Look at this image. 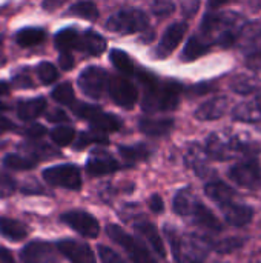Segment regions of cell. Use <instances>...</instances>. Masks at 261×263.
I'll list each match as a JSON object with an SVG mask.
<instances>
[{
  "instance_id": "25",
  "label": "cell",
  "mask_w": 261,
  "mask_h": 263,
  "mask_svg": "<svg viewBox=\"0 0 261 263\" xmlns=\"http://www.w3.org/2000/svg\"><path fill=\"white\" fill-rule=\"evenodd\" d=\"M0 234L12 242H20L28 237L29 230L25 223L9 219V217H0Z\"/></svg>"
},
{
  "instance_id": "41",
  "label": "cell",
  "mask_w": 261,
  "mask_h": 263,
  "mask_svg": "<svg viewBox=\"0 0 261 263\" xmlns=\"http://www.w3.org/2000/svg\"><path fill=\"white\" fill-rule=\"evenodd\" d=\"M71 108H72V111H74V114L77 117H80L83 120H88V122H91L97 114H100L103 111L100 106L89 105V103H82V102H74L71 105Z\"/></svg>"
},
{
  "instance_id": "46",
  "label": "cell",
  "mask_w": 261,
  "mask_h": 263,
  "mask_svg": "<svg viewBox=\"0 0 261 263\" xmlns=\"http://www.w3.org/2000/svg\"><path fill=\"white\" fill-rule=\"evenodd\" d=\"M97 251H98V256H100L102 263H125L115 251H112L111 248H108L105 245H98Z\"/></svg>"
},
{
  "instance_id": "29",
  "label": "cell",
  "mask_w": 261,
  "mask_h": 263,
  "mask_svg": "<svg viewBox=\"0 0 261 263\" xmlns=\"http://www.w3.org/2000/svg\"><path fill=\"white\" fill-rule=\"evenodd\" d=\"M78 42L80 34L74 28H65L58 31L54 39L55 48L60 49L62 52H71L72 49H78Z\"/></svg>"
},
{
  "instance_id": "34",
  "label": "cell",
  "mask_w": 261,
  "mask_h": 263,
  "mask_svg": "<svg viewBox=\"0 0 261 263\" xmlns=\"http://www.w3.org/2000/svg\"><path fill=\"white\" fill-rule=\"evenodd\" d=\"M71 15H77V17H82L85 20H97L98 17V9H97V5L91 0H80L77 3H74L69 11H68Z\"/></svg>"
},
{
  "instance_id": "48",
  "label": "cell",
  "mask_w": 261,
  "mask_h": 263,
  "mask_svg": "<svg viewBox=\"0 0 261 263\" xmlns=\"http://www.w3.org/2000/svg\"><path fill=\"white\" fill-rule=\"evenodd\" d=\"M46 119L52 123H63V122H68V116L63 109L60 108H55V109H51L49 112H46Z\"/></svg>"
},
{
  "instance_id": "3",
  "label": "cell",
  "mask_w": 261,
  "mask_h": 263,
  "mask_svg": "<svg viewBox=\"0 0 261 263\" xmlns=\"http://www.w3.org/2000/svg\"><path fill=\"white\" fill-rule=\"evenodd\" d=\"M166 239L177 263H205L212 251L214 239L195 233H178L174 227H165Z\"/></svg>"
},
{
  "instance_id": "28",
  "label": "cell",
  "mask_w": 261,
  "mask_h": 263,
  "mask_svg": "<svg viewBox=\"0 0 261 263\" xmlns=\"http://www.w3.org/2000/svg\"><path fill=\"white\" fill-rule=\"evenodd\" d=\"M91 128L98 131V133H115L122 128V120L114 116V114H108L105 111H102L100 114H97L91 122Z\"/></svg>"
},
{
  "instance_id": "20",
  "label": "cell",
  "mask_w": 261,
  "mask_h": 263,
  "mask_svg": "<svg viewBox=\"0 0 261 263\" xmlns=\"http://www.w3.org/2000/svg\"><path fill=\"white\" fill-rule=\"evenodd\" d=\"M174 119L171 117H142L140 119V131L146 136L151 137H163L168 136L172 129H174Z\"/></svg>"
},
{
  "instance_id": "12",
  "label": "cell",
  "mask_w": 261,
  "mask_h": 263,
  "mask_svg": "<svg viewBox=\"0 0 261 263\" xmlns=\"http://www.w3.org/2000/svg\"><path fill=\"white\" fill-rule=\"evenodd\" d=\"M60 256L55 245L43 240L29 242L20 253L23 263H62Z\"/></svg>"
},
{
  "instance_id": "26",
  "label": "cell",
  "mask_w": 261,
  "mask_h": 263,
  "mask_svg": "<svg viewBox=\"0 0 261 263\" xmlns=\"http://www.w3.org/2000/svg\"><path fill=\"white\" fill-rule=\"evenodd\" d=\"M232 119L237 122H242V123H258L261 122V114L258 112L254 100L249 99V100H245L234 106Z\"/></svg>"
},
{
  "instance_id": "53",
  "label": "cell",
  "mask_w": 261,
  "mask_h": 263,
  "mask_svg": "<svg viewBox=\"0 0 261 263\" xmlns=\"http://www.w3.org/2000/svg\"><path fill=\"white\" fill-rule=\"evenodd\" d=\"M0 263H15L12 254L3 247H0Z\"/></svg>"
},
{
  "instance_id": "56",
  "label": "cell",
  "mask_w": 261,
  "mask_h": 263,
  "mask_svg": "<svg viewBox=\"0 0 261 263\" xmlns=\"http://www.w3.org/2000/svg\"><path fill=\"white\" fill-rule=\"evenodd\" d=\"M8 92H9V85L6 82H2L0 80V97L2 96H6Z\"/></svg>"
},
{
  "instance_id": "17",
  "label": "cell",
  "mask_w": 261,
  "mask_h": 263,
  "mask_svg": "<svg viewBox=\"0 0 261 263\" xmlns=\"http://www.w3.org/2000/svg\"><path fill=\"white\" fill-rule=\"evenodd\" d=\"M229 108V99L226 96H215L203 102L194 112L195 119L202 122H211L222 119Z\"/></svg>"
},
{
  "instance_id": "32",
  "label": "cell",
  "mask_w": 261,
  "mask_h": 263,
  "mask_svg": "<svg viewBox=\"0 0 261 263\" xmlns=\"http://www.w3.org/2000/svg\"><path fill=\"white\" fill-rule=\"evenodd\" d=\"M209 51L211 49L197 37V34H194L192 37H189V40L185 45V49L182 52V60L183 62H194Z\"/></svg>"
},
{
  "instance_id": "36",
  "label": "cell",
  "mask_w": 261,
  "mask_h": 263,
  "mask_svg": "<svg viewBox=\"0 0 261 263\" xmlns=\"http://www.w3.org/2000/svg\"><path fill=\"white\" fill-rule=\"evenodd\" d=\"M3 165L9 170L15 171H28L35 168L37 160H34L29 156H20V154H6L3 157Z\"/></svg>"
},
{
  "instance_id": "55",
  "label": "cell",
  "mask_w": 261,
  "mask_h": 263,
  "mask_svg": "<svg viewBox=\"0 0 261 263\" xmlns=\"http://www.w3.org/2000/svg\"><path fill=\"white\" fill-rule=\"evenodd\" d=\"M254 103H255V106H257V109H258V112L261 114V88L255 92V96H254Z\"/></svg>"
},
{
  "instance_id": "8",
  "label": "cell",
  "mask_w": 261,
  "mask_h": 263,
  "mask_svg": "<svg viewBox=\"0 0 261 263\" xmlns=\"http://www.w3.org/2000/svg\"><path fill=\"white\" fill-rule=\"evenodd\" d=\"M229 179L242 188L254 190L261 183V166L257 157H246L228 171Z\"/></svg>"
},
{
  "instance_id": "10",
  "label": "cell",
  "mask_w": 261,
  "mask_h": 263,
  "mask_svg": "<svg viewBox=\"0 0 261 263\" xmlns=\"http://www.w3.org/2000/svg\"><path fill=\"white\" fill-rule=\"evenodd\" d=\"M43 179L51 186L66 188L71 191H80L82 188V174L75 165H55L43 171Z\"/></svg>"
},
{
  "instance_id": "33",
  "label": "cell",
  "mask_w": 261,
  "mask_h": 263,
  "mask_svg": "<svg viewBox=\"0 0 261 263\" xmlns=\"http://www.w3.org/2000/svg\"><path fill=\"white\" fill-rule=\"evenodd\" d=\"M120 156L123 157V160L128 165H135L138 162L146 160L151 156V151L146 145L140 143V145H134V146H120L118 148Z\"/></svg>"
},
{
  "instance_id": "39",
  "label": "cell",
  "mask_w": 261,
  "mask_h": 263,
  "mask_svg": "<svg viewBox=\"0 0 261 263\" xmlns=\"http://www.w3.org/2000/svg\"><path fill=\"white\" fill-rule=\"evenodd\" d=\"M74 139H75V131L71 126L62 125L51 131V140L58 146H68L74 142Z\"/></svg>"
},
{
  "instance_id": "42",
  "label": "cell",
  "mask_w": 261,
  "mask_h": 263,
  "mask_svg": "<svg viewBox=\"0 0 261 263\" xmlns=\"http://www.w3.org/2000/svg\"><path fill=\"white\" fill-rule=\"evenodd\" d=\"M37 74H38L40 82L45 85H51L58 79V71L51 62H42L37 66Z\"/></svg>"
},
{
  "instance_id": "52",
  "label": "cell",
  "mask_w": 261,
  "mask_h": 263,
  "mask_svg": "<svg viewBox=\"0 0 261 263\" xmlns=\"http://www.w3.org/2000/svg\"><path fill=\"white\" fill-rule=\"evenodd\" d=\"M12 129H15V125L9 119L3 117L0 114V133H6V131H12Z\"/></svg>"
},
{
  "instance_id": "50",
  "label": "cell",
  "mask_w": 261,
  "mask_h": 263,
  "mask_svg": "<svg viewBox=\"0 0 261 263\" xmlns=\"http://www.w3.org/2000/svg\"><path fill=\"white\" fill-rule=\"evenodd\" d=\"M149 208H151L152 213L162 214L165 211V202H163L162 196H158V194L151 196V199H149Z\"/></svg>"
},
{
  "instance_id": "54",
  "label": "cell",
  "mask_w": 261,
  "mask_h": 263,
  "mask_svg": "<svg viewBox=\"0 0 261 263\" xmlns=\"http://www.w3.org/2000/svg\"><path fill=\"white\" fill-rule=\"evenodd\" d=\"M229 0H208V8L209 11H215L218 8H222L223 5H226Z\"/></svg>"
},
{
  "instance_id": "30",
  "label": "cell",
  "mask_w": 261,
  "mask_h": 263,
  "mask_svg": "<svg viewBox=\"0 0 261 263\" xmlns=\"http://www.w3.org/2000/svg\"><path fill=\"white\" fill-rule=\"evenodd\" d=\"M45 39H46V32L42 28H23L15 34V42L22 48L37 46Z\"/></svg>"
},
{
  "instance_id": "23",
  "label": "cell",
  "mask_w": 261,
  "mask_h": 263,
  "mask_svg": "<svg viewBox=\"0 0 261 263\" xmlns=\"http://www.w3.org/2000/svg\"><path fill=\"white\" fill-rule=\"evenodd\" d=\"M106 46H108L106 39L102 34H98L92 29H88L83 34H80V42H78L77 51H83L88 55H100L106 51Z\"/></svg>"
},
{
  "instance_id": "4",
  "label": "cell",
  "mask_w": 261,
  "mask_h": 263,
  "mask_svg": "<svg viewBox=\"0 0 261 263\" xmlns=\"http://www.w3.org/2000/svg\"><path fill=\"white\" fill-rule=\"evenodd\" d=\"M174 211L185 217L189 219L191 223H194L198 228L212 231V233H222L223 225L217 219V216L194 194L191 188H183L180 190L172 202Z\"/></svg>"
},
{
  "instance_id": "21",
  "label": "cell",
  "mask_w": 261,
  "mask_h": 263,
  "mask_svg": "<svg viewBox=\"0 0 261 263\" xmlns=\"http://www.w3.org/2000/svg\"><path fill=\"white\" fill-rule=\"evenodd\" d=\"M205 194L214 202L217 203L218 206L228 203V202H232L235 199H238L237 193L234 188H231L228 183L215 179V180H211L205 185Z\"/></svg>"
},
{
  "instance_id": "43",
  "label": "cell",
  "mask_w": 261,
  "mask_h": 263,
  "mask_svg": "<svg viewBox=\"0 0 261 263\" xmlns=\"http://www.w3.org/2000/svg\"><path fill=\"white\" fill-rule=\"evenodd\" d=\"M149 8L154 15L168 17L175 11V3H174V0H152Z\"/></svg>"
},
{
  "instance_id": "27",
  "label": "cell",
  "mask_w": 261,
  "mask_h": 263,
  "mask_svg": "<svg viewBox=\"0 0 261 263\" xmlns=\"http://www.w3.org/2000/svg\"><path fill=\"white\" fill-rule=\"evenodd\" d=\"M20 148L26 153V156L32 157L34 160L40 162V160H48L52 157H58L60 151L43 143V142H29V143H23L20 145Z\"/></svg>"
},
{
  "instance_id": "35",
  "label": "cell",
  "mask_w": 261,
  "mask_h": 263,
  "mask_svg": "<svg viewBox=\"0 0 261 263\" xmlns=\"http://www.w3.org/2000/svg\"><path fill=\"white\" fill-rule=\"evenodd\" d=\"M108 142H109V139L103 133H98L95 129H92V131H83V133H80L77 136L75 143H74V148L75 149H83V148H88L89 145H94V143L106 145Z\"/></svg>"
},
{
  "instance_id": "5",
  "label": "cell",
  "mask_w": 261,
  "mask_h": 263,
  "mask_svg": "<svg viewBox=\"0 0 261 263\" xmlns=\"http://www.w3.org/2000/svg\"><path fill=\"white\" fill-rule=\"evenodd\" d=\"M183 92L182 83L175 80H160L158 85L143 89L142 108L146 112H168L177 109Z\"/></svg>"
},
{
  "instance_id": "37",
  "label": "cell",
  "mask_w": 261,
  "mask_h": 263,
  "mask_svg": "<svg viewBox=\"0 0 261 263\" xmlns=\"http://www.w3.org/2000/svg\"><path fill=\"white\" fill-rule=\"evenodd\" d=\"M232 89H234V92H237L240 96H251V94H255L260 88L257 86V82L254 77L237 76L232 82Z\"/></svg>"
},
{
  "instance_id": "38",
  "label": "cell",
  "mask_w": 261,
  "mask_h": 263,
  "mask_svg": "<svg viewBox=\"0 0 261 263\" xmlns=\"http://www.w3.org/2000/svg\"><path fill=\"white\" fill-rule=\"evenodd\" d=\"M52 99L60 103V105H65V106H71L74 102H75V97H74V88L71 86L69 82H63L60 83L58 86H55L51 92Z\"/></svg>"
},
{
  "instance_id": "14",
  "label": "cell",
  "mask_w": 261,
  "mask_h": 263,
  "mask_svg": "<svg viewBox=\"0 0 261 263\" xmlns=\"http://www.w3.org/2000/svg\"><path fill=\"white\" fill-rule=\"evenodd\" d=\"M188 32V23L186 22H175L168 26V29L163 32L157 48H155V55L158 59H166L169 57L177 46L182 43L183 37Z\"/></svg>"
},
{
  "instance_id": "47",
  "label": "cell",
  "mask_w": 261,
  "mask_h": 263,
  "mask_svg": "<svg viewBox=\"0 0 261 263\" xmlns=\"http://www.w3.org/2000/svg\"><path fill=\"white\" fill-rule=\"evenodd\" d=\"M45 134H46V128L43 125H38V123H32V125H29V126H26L23 129V136H26L29 139H34V140L43 137Z\"/></svg>"
},
{
  "instance_id": "49",
  "label": "cell",
  "mask_w": 261,
  "mask_h": 263,
  "mask_svg": "<svg viewBox=\"0 0 261 263\" xmlns=\"http://www.w3.org/2000/svg\"><path fill=\"white\" fill-rule=\"evenodd\" d=\"M58 63H60V68L63 71H71L75 66V60H74L71 52H62L58 57Z\"/></svg>"
},
{
  "instance_id": "11",
  "label": "cell",
  "mask_w": 261,
  "mask_h": 263,
  "mask_svg": "<svg viewBox=\"0 0 261 263\" xmlns=\"http://www.w3.org/2000/svg\"><path fill=\"white\" fill-rule=\"evenodd\" d=\"M108 92L115 105L126 108V109H132L138 102L137 86L131 80H128L125 76L109 77Z\"/></svg>"
},
{
  "instance_id": "15",
  "label": "cell",
  "mask_w": 261,
  "mask_h": 263,
  "mask_svg": "<svg viewBox=\"0 0 261 263\" xmlns=\"http://www.w3.org/2000/svg\"><path fill=\"white\" fill-rule=\"evenodd\" d=\"M58 253L72 263H95V254L92 253L91 247L83 242L77 240H60L55 243Z\"/></svg>"
},
{
  "instance_id": "1",
  "label": "cell",
  "mask_w": 261,
  "mask_h": 263,
  "mask_svg": "<svg viewBox=\"0 0 261 263\" xmlns=\"http://www.w3.org/2000/svg\"><path fill=\"white\" fill-rule=\"evenodd\" d=\"M248 25L246 17L235 11H208L202 20L197 37L211 49L212 46L232 48Z\"/></svg>"
},
{
  "instance_id": "51",
  "label": "cell",
  "mask_w": 261,
  "mask_h": 263,
  "mask_svg": "<svg viewBox=\"0 0 261 263\" xmlns=\"http://www.w3.org/2000/svg\"><path fill=\"white\" fill-rule=\"evenodd\" d=\"M14 83L18 88H32V82H31V79L26 74H17L14 77Z\"/></svg>"
},
{
  "instance_id": "2",
  "label": "cell",
  "mask_w": 261,
  "mask_h": 263,
  "mask_svg": "<svg viewBox=\"0 0 261 263\" xmlns=\"http://www.w3.org/2000/svg\"><path fill=\"white\" fill-rule=\"evenodd\" d=\"M205 151L211 160L229 162L242 157H257L260 148L257 143L245 140L231 131H217L208 136L205 142Z\"/></svg>"
},
{
  "instance_id": "7",
  "label": "cell",
  "mask_w": 261,
  "mask_h": 263,
  "mask_svg": "<svg viewBox=\"0 0 261 263\" xmlns=\"http://www.w3.org/2000/svg\"><path fill=\"white\" fill-rule=\"evenodd\" d=\"M106 234L111 240H114L126 251L128 257L132 260V263H158L137 239L129 236L118 225H108Z\"/></svg>"
},
{
  "instance_id": "57",
  "label": "cell",
  "mask_w": 261,
  "mask_h": 263,
  "mask_svg": "<svg viewBox=\"0 0 261 263\" xmlns=\"http://www.w3.org/2000/svg\"><path fill=\"white\" fill-rule=\"evenodd\" d=\"M8 109V105H5L3 102H0V114L3 112V111H6Z\"/></svg>"
},
{
  "instance_id": "22",
  "label": "cell",
  "mask_w": 261,
  "mask_h": 263,
  "mask_svg": "<svg viewBox=\"0 0 261 263\" xmlns=\"http://www.w3.org/2000/svg\"><path fill=\"white\" fill-rule=\"evenodd\" d=\"M135 233H137L142 239H145V240L149 243V247H151L158 256L166 257V248H165L163 240H162V236H160V233H158V230L155 228L154 223H151V222H148V220L138 222V223L135 225Z\"/></svg>"
},
{
  "instance_id": "18",
  "label": "cell",
  "mask_w": 261,
  "mask_h": 263,
  "mask_svg": "<svg viewBox=\"0 0 261 263\" xmlns=\"http://www.w3.org/2000/svg\"><path fill=\"white\" fill-rule=\"evenodd\" d=\"M118 168H120L118 162L111 154H108L106 151H94L91 154V157L86 160V171L92 177L112 174Z\"/></svg>"
},
{
  "instance_id": "40",
  "label": "cell",
  "mask_w": 261,
  "mask_h": 263,
  "mask_svg": "<svg viewBox=\"0 0 261 263\" xmlns=\"http://www.w3.org/2000/svg\"><path fill=\"white\" fill-rule=\"evenodd\" d=\"M245 242L246 240L242 237H229V239H223V240H214L212 250L220 254H231V253L240 250L245 245Z\"/></svg>"
},
{
  "instance_id": "31",
  "label": "cell",
  "mask_w": 261,
  "mask_h": 263,
  "mask_svg": "<svg viewBox=\"0 0 261 263\" xmlns=\"http://www.w3.org/2000/svg\"><path fill=\"white\" fill-rule=\"evenodd\" d=\"M109 59H111V63L115 66V69H117L122 76L128 77V76H132V74L135 72L134 62H132V59H131L125 51H122V49H118V48H114V49L109 52Z\"/></svg>"
},
{
  "instance_id": "45",
  "label": "cell",
  "mask_w": 261,
  "mask_h": 263,
  "mask_svg": "<svg viewBox=\"0 0 261 263\" xmlns=\"http://www.w3.org/2000/svg\"><path fill=\"white\" fill-rule=\"evenodd\" d=\"M246 66L252 71H261V45L254 46L246 55Z\"/></svg>"
},
{
  "instance_id": "19",
  "label": "cell",
  "mask_w": 261,
  "mask_h": 263,
  "mask_svg": "<svg viewBox=\"0 0 261 263\" xmlns=\"http://www.w3.org/2000/svg\"><path fill=\"white\" fill-rule=\"evenodd\" d=\"M209 156L205 151V146L198 145V143H192L189 145L186 154H185V162L186 165L200 177L206 179L212 174V170L209 166Z\"/></svg>"
},
{
  "instance_id": "6",
  "label": "cell",
  "mask_w": 261,
  "mask_h": 263,
  "mask_svg": "<svg viewBox=\"0 0 261 263\" xmlns=\"http://www.w3.org/2000/svg\"><path fill=\"white\" fill-rule=\"evenodd\" d=\"M106 29L125 35L137 32H143L145 35H154V32L151 31L149 17L146 15V12L137 8H126L112 14L106 22Z\"/></svg>"
},
{
  "instance_id": "13",
  "label": "cell",
  "mask_w": 261,
  "mask_h": 263,
  "mask_svg": "<svg viewBox=\"0 0 261 263\" xmlns=\"http://www.w3.org/2000/svg\"><path fill=\"white\" fill-rule=\"evenodd\" d=\"M62 222H65L75 233H78L82 237L86 239H95L100 233V225L97 219L86 211H80V210L68 211L62 214Z\"/></svg>"
},
{
  "instance_id": "16",
  "label": "cell",
  "mask_w": 261,
  "mask_h": 263,
  "mask_svg": "<svg viewBox=\"0 0 261 263\" xmlns=\"http://www.w3.org/2000/svg\"><path fill=\"white\" fill-rule=\"evenodd\" d=\"M225 216V220L231 225V227H235V228H242V227H246L252 222V217H254V210L243 203L242 200L235 199L232 202H228L222 206H218Z\"/></svg>"
},
{
  "instance_id": "24",
  "label": "cell",
  "mask_w": 261,
  "mask_h": 263,
  "mask_svg": "<svg viewBox=\"0 0 261 263\" xmlns=\"http://www.w3.org/2000/svg\"><path fill=\"white\" fill-rule=\"evenodd\" d=\"M46 99L43 97H32L28 100H22L17 105V116L23 122H32L40 117L46 111Z\"/></svg>"
},
{
  "instance_id": "44",
  "label": "cell",
  "mask_w": 261,
  "mask_h": 263,
  "mask_svg": "<svg viewBox=\"0 0 261 263\" xmlns=\"http://www.w3.org/2000/svg\"><path fill=\"white\" fill-rule=\"evenodd\" d=\"M15 191V180L0 170V197H9Z\"/></svg>"
},
{
  "instance_id": "9",
  "label": "cell",
  "mask_w": 261,
  "mask_h": 263,
  "mask_svg": "<svg viewBox=\"0 0 261 263\" xmlns=\"http://www.w3.org/2000/svg\"><path fill=\"white\" fill-rule=\"evenodd\" d=\"M109 76L103 68L98 66H88L85 68L77 80L80 91L89 99H100L108 91Z\"/></svg>"
}]
</instances>
